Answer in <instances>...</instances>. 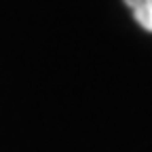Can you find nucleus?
Instances as JSON below:
<instances>
[{
  "instance_id": "obj_1",
  "label": "nucleus",
  "mask_w": 152,
  "mask_h": 152,
  "mask_svg": "<svg viewBox=\"0 0 152 152\" xmlns=\"http://www.w3.org/2000/svg\"><path fill=\"white\" fill-rule=\"evenodd\" d=\"M135 19L146 30H152V2H144L135 7Z\"/></svg>"
},
{
  "instance_id": "obj_2",
  "label": "nucleus",
  "mask_w": 152,
  "mask_h": 152,
  "mask_svg": "<svg viewBox=\"0 0 152 152\" xmlns=\"http://www.w3.org/2000/svg\"><path fill=\"white\" fill-rule=\"evenodd\" d=\"M125 2H127V4H131L133 9H135V7H140V4H144V0H125Z\"/></svg>"
},
{
  "instance_id": "obj_3",
  "label": "nucleus",
  "mask_w": 152,
  "mask_h": 152,
  "mask_svg": "<svg viewBox=\"0 0 152 152\" xmlns=\"http://www.w3.org/2000/svg\"><path fill=\"white\" fill-rule=\"evenodd\" d=\"M144 2H152V0H144Z\"/></svg>"
}]
</instances>
